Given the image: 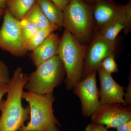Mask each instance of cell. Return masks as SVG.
Here are the masks:
<instances>
[{"mask_svg":"<svg viewBox=\"0 0 131 131\" xmlns=\"http://www.w3.org/2000/svg\"><path fill=\"white\" fill-rule=\"evenodd\" d=\"M63 12L64 27L81 43L87 45L94 30L93 5L83 0H70Z\"/></svg>","mask_w":131,"mask_h":131,"instance_id":"cell-4","label":"cell"},{"mask_svg":"<svg viewBox=\"0 0 131 131\" xmlns=\"http://www.w3.org/2000/svg\"><path fill=\"white\" fill-rule=\"evenodd\" d=\"M22 98L29 105L30 119L19 131H58L59 123L54 115L52 94L40 95L24 91Z\"/></svg>","mask_w":131,"mask_h":131,"instance_id":"cell-3","label":"cell"},{"mask_svg":"<svg viewBox=\"0 0 131 131\" xmlns=\"http://www.w3.org/2000/svg\"><path fill=\"white\" fill-rule=\"evenodd\" d=\"M36 2L51 24L58 28L63 27V10L51 0H36Z\"/></svg>","mask_w":131,"mask_h":131,"instance_id":"cell-14","label":"cell"},{"mask_svg":"<svg viewBox=\"0 0 131 131\" xmlns=\"http://www.w3.org/2000/svg\"><path fill=\"white\" fill-rule=\"evenodd\" d=\"M8 85H4L0 87V105L3 97L7 93Z\"/></svg>","mask_w":131,"mask_h":131,"instance_id":"cell-26","label":"cell"},{"mask_svg":"<svg viewBox=\"0 0 131 131\" xmlns=\"http://www.w3.org/2000/svg\"><path fill=\"white\" fill-rule=\"evenodd\" d=\"M0 28V49L13 56L23 57L26 54L20 21L14 18L7 9L3 15Z\"/></svg>","mask_w":131,"mask_h":131,"instance_id":"cell-6","label":"cell"},{"mask_svg":"<svg viewBox=\"0 0 131 131\" xmlns=\"http://www.w3.org/2000/svg\"><path fill=\"white\" fill-rule=\"evenodd\" d=\"M58 6L63 10L66 6L69 4L70 0H51Z\"/></svg>","mask_w":131,"mask_h":131,"instance_id":"cell-25","label":"cell"},{"mask_svg":"<svg viewBox=\"0 0 131 131\" xmlns=\"http://www.w3.org/2000/svg\"><path fill=\"white\" fill-rule=\"evenodd\" d=\"M97 71L100 81L101 105L118 103L126 106L124 100L125 88L116 82L112 74L104 71L101 67Z\"/></svg>","mask_w":131,"mask_h":131,"instance_id":"cell-10","label":"cell"},{"mask_svg":"<svg viewBox=\"0 0 131 131\" xmlns=\"http://www.w3.org/2000/svg\"><path fill=\"white\" fill-rule=\"evenodd\" d=\"M11 79L6 64L0 58V87L8 84Z\"/></svg>","mask_w":131,"mask_h":131,"instance_id":"cell-20","label":"cell"},{"mask_svg":"<svg viewBox=\"0 0 131 131\" xmlns=\"http://www.w3.org/2000/svg\"><path fill=\"white\" fill-rule=\"evenodd\" d=\"M8 1V0H0V9H6Z\"/></svg>","mask_w":131,"mask_h":131,"instance_id":"cell-27","label":"cell"},{"mask_svg":"<svg viewBox=\"0 0 131 131\" xmlns=\"http://www.w3.org/2000/svg\"><path fill=\"white\" fill-rule=\"evenodd\" d=\"M36 67L35 71L28 77L25 88L34 93L52 94L65 73L61 59L56 55Z\"/></svg>","mask_w":131,"mask_h":131,"instance_id":"cell-5","label":"cell"},{"mask_svg":"<svg viewBox=\"0 0 131 131\" xmlns=\"http://www.w3.org/2000/svg\"><path fill=\"white\" fill-rule=\"evenodd\" d=\"M20 23L24 45L26 48L28 42L38 32L39 29L34 23L25 18H23L20 20Z\"/></svg>","mask_w":131,"mask_h":131,"instance_id":"cell-18","label":"cell"},{"mask_svg":"<svg viewBox=\"0 0 131 131\" xmlns=\"http://www.w3.org/2000/svg\"><path fill=\"white\" fill-rule=\"evenodd\" d=\"M87 45L82 43L65 29L61 38L58 56L63 66L68 89H72L75 83L82 79Z\"/></svg>","mask_w":131,"mask_h":131,"instance_id":"cell-2","label":"cell"},{"mask_svg":"<svg viewBox=\"0 0 131 131\" xmlns=\"http://www.w3.org/2000/svg\"><path fill=\"white\" fill-rule=\"evenodd\" d=\"M20 67L15 71L8 85L6 99L0 105V131H18L30 114L29 107L22 106V95L28 79Z\"/></svg>","mask_w":131,"mask_h":131,"instance_id":"cell-1","label":"cell"},{"mask_svg":"<svg viewBox=\"0 0 131 131\" xmlns=\"http://www.w3.org/2000/svg\"><path fill=\"white\" fill-rule=\"evenodd\" d=\"M96 72L88 75L73 86L74 93L81 101L82 112L84 117L91 116L101 105L100 91L96 84Z\"/></svg>","mask_w":131,"mask_h":131,"instance_id":"cell-8","label":"cell"},{"mask_svg":"<svg viewBox=\"0 0 131 131\" xmlns=\"http://www.w3.org/2000/svg\"><path fill=\"white\" fill-rule=\"evenodd\" d=\"M115 42L108 41L95 32L87 47L82 80L89 74L97 71L104 59L115 56Z\"/></svg>","mask_w":131,"mask_h":131,"instance_id":"cell-7","label":"cell"},{"mask_svg":"<svg viewBox=\"0 0 131 131\" xmlns=\"http://www.w3.org/2000/svg\"></svg>","mask_w":131,"mask_h":131,"instance_id":"cell-31","label":"cell"},{"mask_svg":"<svg viewBox=\"0 0 131 131\" xmlns=\"http://www.w3.org/2000/svg\"><path fill=\"white\" fill-rule=\"evenodd\" d=\"M115 57L114 56L107 57L102 61L100 67L104 71L111 74L112 73H117L118 71V69Z\"/></svg>","mask_w":131,"mask_h":131,"instance_id":"cell-19","label":"cell"},{"mask_svg":"<svg viewBox=\"0 0 131 131\" xmlns=\"http://www.w3.org/2000/svg\"><path fill=\"white\" fill-rule=\"evenodd\" d=\"M23 18L34 23L37 26L39 30L52 26L57 27L49 21L36 2Z\"/></svg>","mask_w":131,"mask_h":131,"instance_id":"cell-16","label":"cell"},{"mask_svg":"<svg viewBox=\"0 0 131 131\" xmlns=\"http://www.w3.org/2000/svg\"><path fill=\"white\" fill-rule=\"evenodd\" d=\"M36 2V0H8L6 9L18 20L24 18Z\"/></svg>","mask_w":131,"mask_h":131,"instance_id":"cell-15","label":"cell"},{"mask_svg":"<svg viewBox=\"0 0 131 131\" xmlns=\"http://www.w3.org/2000/svg\"><path fill=\"white\" fill-rule=\"evenodd\" d=\"M131 120V107L118 103L101 105L91 116L92 123L106 126V128H117Z\"/></svg>","mask_w":131,"mask_h":131,"instance_id":"cell-9","label":"cell"},{"mask_svg":"<svg viewBox=\"0 0 131 131\" xmlns=\"http://www.w3.org/2000/svg\"><path fill=\"white\" fill-rule=\"evenodd\" d=\"M57 27L52 26L44 29H40L31 38L26 47L27 52L32 51L43 42L44 40L52 32L57 30Z\"/></svg>","mask_w":131,"mask_h":131,"instance_id":"cell-17","label":"cell"},{"mask_svg":"<svg viewBox=\"0 0 131 131\" xmlns=\"http://www.w3.org/2000/svg\"><path fill=\"white\" fill-rule=\"evenodd\" d=\"M93 5L94 30L98 31L114 20L119 15L124 5L112 0H97Z\"/></svg>","mask_w":131,"mask_h":131,"instance_id":"cell-11","label":"cell"},{"mask_svg":"<svg viewBox=\"0 0 131 131\" xmlns=\"http://www.w3.org/2000/svg\"><path fill=\"white\" fill-rule=\"evenodd\" d=\"M5 9H0V18L4 14Z\"/></svg>","mask_w":131,"mask_h":131,"instance_id":"cell-29","label":"cell"},{"mask_svg":"<svg viewBox=\"0 0 131 131\" xmlns=\"http://www.w3.org/2000/svg\"><path fill=\"white\" fill-rule=\"evenodd\" d=\"M127 16L126 26L124 29V33L127 34L130 31L131 28V1L130 0L126 4Z\"/></svg>","mask_w":131,"mask_h":131,"instance_id":"cell-21","label":"cell"},{"mask_svg":"<svg viewBox=\"0 0 131 131\" xmlns=\"http://www.w3.org/2000/svg\"><path fill=\"white\" fill-rule=\"evenodd\" d=\"M117 131H131V120L118 127Z\"/></svg>","mask_w":131,"mask_h":131,"instance_id":"cell-24","label":"cell"},{"mask_svg":"<svg viewBox=\"0 0 131 131\" xmlns=\"http://www.w3.org/2000/svg\"><path fill=\"white\" fill-rule=\"evenodd\" d=\"M85 131H108L103 125L91 123L89 124L85 128Z\"/></svg>","mask_w":131,"mask_h":131,"instance_id":"cell-22","label":"cell"},{"mask_svg":"<svg viewBox=\"0 0 131 131\" xmlns=\"http://www.w3.org/2000/svg\"><path fill=\"white\" fill-rule=\"evenodd\" d=\"M85 1L87 2V3L91 5H93L97 0H85Z\"/></svg>","mask_w":131,"mask_h":131,"instance_id":"cell-28","label":"cell"},{"mask_svg":"<svg viewBox=\"0 0 131 131\" xmlns=\"http://www.w3.org/2000/svg\"><path fill=\"white\" fill-rule=\"evenodd\" d=\"M124 102L126 106L131 105V78L129 79V84L126 88V93L124 97Z\"/></svg>","mask_w":131,"mask_h":131,"instance_id":"cell-23","label":"cell"},{"mask_svg":"<svg viewBox=\"0 0 131 131\" xmlns=\"http://www.w3.org/2000/svg\"><path fill=\"white\" fill-rule=\"evenodd\" d=\"M127 8L124 5L120 14L114 20L98 31L95 32L110 42H115L117 36L126 26Z\"/></svg>","mask_w":131,"mask_h":131,"instance_id":"cell-13","label":"cell"},{"mask_svg":"<svg viewBox=\"0 0 131 131\" xmlns=\"http://www.w3.org/2000/svg\"></svg>","mask_w":131,"mask_h":131,"instance_id":"cell-30","label":"cell"},{"mask_svg":"<svg viewBox=\"0 0 131 131\" xmlns=\"http://www.w3.org/2000/svg\"><path fill=\"white\" fill-rule=\"evenodd\" d=\"M61 39L58 34L52 32L32 51L31 58L35 66L58 55Z\"/></svg>","mask_w":131,"mask_h":131,"instance_id":"cell-12","label":"cell"}]
</instances>
